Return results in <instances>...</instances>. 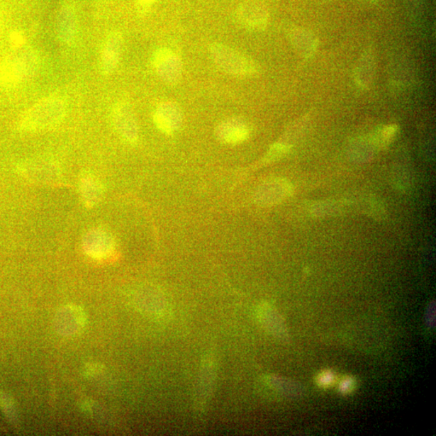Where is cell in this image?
Here are the masks:
<instances>
[{
    "mask_svg": "<svg viewBox=\"0 0 436 436\" xmlns=\"http://www.w3.org/2000/svg\"><path fill=\"white\" fill-rule=\"evenodd\" d=\"M269 11L259 0H247L237 9V19L242 24L253 30L264 29L269 21Z\"/></svg>",
    "mask_w": 436,
    "mask_h": 436,
    "instance_id": "10",
    "label": "cell"
},
{
    "mask_svg": "<svg viewBox=\"0 0 436 436\" xmlns=\"http://www.w3.org/2000/svg\"><path fill=\"white\" fill-rule=\"evenodd\" d=\"M209 50L214 63L226 74L236 77H251L259 72L257 63L228 45L213 43Z\"/></svg>",
    "mask_w": 436,
    "mask_h": 436,
    "instance_id": "3",
    "label": "cell"
},
{
    "mask_svg": "<svg viewBox=\"0 0 436 436\" xmlns=\"http://www.w3.org/2000/svg\"><path fill=\"white\" fill-rule=\"evenodd\" d=\"M10 40L15 49L22 47V46H24L26 42L24 35L19 31L11 33L10 35Z\"/></svg>",
    "mask_w": 436,
    "mask_h": 436,
    "instance_id": "21",
    "label": "cell"
},
{
    "mask_svg": "<svg viewBox=\"0 0 436 436\" xmlns=\"http://www.w3.org/2000/svg\"><path fill=\"white\" fill-rule=\"evenodd\" d=\"M0 17H1V16H0Z\"/></svg>",
    "mask_w": 436,
    "mask_h": 436,
    "instance_id": "26",
    "label": "cell"
},
{
    "mask_svg": "<svg viewBox=\"0 0 436 436\" xmlns=\"http://www.w3.org/2000/svg\"><path fill=\"white\" fill-rule=\"evenodd\" d=\"M138 1L140 4L141 8L147 9L155 2V0H138Z\"/></svg>",
    "mask_w": 436,
    "mask_h": 436,
    "instance_id": "25",
    "label": "cell"
},
{
    "mask_svg": "<svg viewBox=\"0 0 436 436\" xmlns=\"http://www.w3.org/2000/svg\"><path fill=\"white\" fill-rule=\"evenodd\" d=\"M153 66L160 79L168 85H177L182 77L179 57L169 49L161 48L153 55Z\"/></svg>",
    "mask_w": 436,
    "mask_h": 436,
    "instance_id": "5",
    "label": "cell"
},
{
    "mask_svg": "<svg viewBox=\"0 0 436 436\" xmlns=\"http://www.w3.org/2000/svg\"><path fill=\"white\" fill-rule=\"evenodd\" d=\"M86 318L80 308L74 306L64 307L56 316V327L62 335H74L84 328Z\"/></svg>",
    "mask_w": 436,
    "mask_h": 436,
    "instance_id": "13",
    "label": "cell"
},
{
    "mask_svg": "<svg viewBox=\"0 0 436 436\" xmlns=\"http://www.w3.org/2000/svg\"><path fill=\"white\" fill-rule=\"evenodd\" d=\"M57 37L62 43L71 44L78 34V21L74 11L69 6H65L58 16L57 25Z\"/></svg>",
    "mask_w": 436,
    "mask_h": 436,
    "instance_id": "15",
    "label": "cell"
},
{
    "mask_svg": "<svg viewBox=\"0 0 436 436\" xmlns=\"http://www.w3.org/2000/svg\"><path fill=\"white\" fill-rule=\"evenodd\" d=\"M123 48V37L118 31L110 33L104 40L100 57L102 74H111L118 67Z\"/></svg>",
    "mask_w": 436,
    "mask_h": 436,
    "instance_id": "11",
    "label": "cell"
},
{
    "mask_svg": "<svg viewBox=\"0 0 436 436\" xmlns=\"http://www.w3.org/2000/svg\"><path fill=\"white\" fill-rule=\"evenodd\" d=\"M354 386V381L351 378H347L340 384V389L342 393H347L350 392Z\"/></svg>",
    "mask_w": 436,
    "mask_h": 436,
    "instance_id": "24",
    "label": "cell"
},
{
    "mask_svg": "<svg viewBox=\"0 0 436 436\" xmlns=\"http://www.w3.org/2000/svg\"><path fill=\"white\" fill-rule=\"evenodd\" d=\"M261 322L264 323V327L272 331V333L279 335H284V328L282 323V320L278 313L272 310V308L267 305H264L261 307L259 313Z\"/></svg>",
    "mask_w": 436,
    "mask_h": 436,
    "instance_id": "17",
    "label": "cell"
},
{
    "mask_svg": "<svg viewBox=\"0 0 436 436\" xmlns=\"http://www.w3.org/2000/svg\"><path fill=\"white\" fill-rule=\"evenodd\" d=\"M290 38L294 47L303 56L310 57L317 48V40L306 31L295 29L290 33Z\"/></svg>",
    "mask_w": 436,
    "mask_h": 436,
    "instance_id": "16",
    "label": "cell"
},
{
    "mask_svg": "<svg viewBox=\"0 0 436 436\" xmlns=\"http://www.w3.org/2000/svg\"><path fill=\"white\" fill-rule=\"evenodd\" d=\"M116 243L111 233L103 228L87 231L83 240V248L89 257L106 259L113 255Z\"/></svg>",
    "mask_w": 436,
    "mask_h": 436,
    "instance_id": "6",
    "label": "cell"
},
{
    "mask_svg": "<svg viewBox=\"0 0 436 436\" xmlns=\"http://www.w3.org/2000/svg\"><path fill=\"white\" fill-rule=\"evenodd\" d=\"M40 58L36 50L30 48L16 49L0 61V85L11 86L19 84L36 72Z\"/></svg>",
    "mask_w": 436,
    "mask_h": 436,
    "instance_id": "2",
    "label": "cell"
},
{
    "mask_svg": "<svg viewBox=\"0 0 436 436\" xmlns=\"http://www.w3.org/2000/svg\"><path fill=\"white\" fill-rule=\"evenodd\" d=\"M112 120L116 130L125 141L130 144L138 142V123L129 104L123 102L116 104L112 111Z\"/></svg>",
    "mask_w": 436,
    "mask_h": 436,
    "instance_id": "7",
    "label": "cell"
},
{
    "mask_svg": "<svg viewBox=\"0 0 436 436\" xmlns=\"http://www.w3.org/2000/svg\"><path fill=\"white\" fill-rule=\"evenodd\" d=\"M294 193L292 184L286 179L264 180L254 194V201L262 207H270L286 201Z\"/></svg>",
    "mask_w": 436,
    "mask_h": 436,
    "instance_id": "4",
    "label": "cell"
},
{
    "mask_svg": "<svg viewBox=\"0 0 436 436\" xmlns=\"http://www.w3.org/2000/svg\"><path fill=\"white\" fill-rule=\"evenodd\" d=\"M79 191L81 199L87 208H92L98 205L104 195V188L101 180L89 172L84 173L81 176Z\"/></svg>",
    "mask_w": 436,
    "mask_h": 436,
    "instance_id": "14",
    "label": "cell"
},
{
    "mask_svg": "<svg viewBox=\"0 0 436 436\" xmlns=\"http://www.w3.org/2000/svg\"><path fill=\"white\" fill-rule=\"evenodd\" d=\"M66 111V102L61 97L52 96L44 98L23 116L20 128L26 132L49 130L60 123Z\"/></svg>",
    "mask_w": 436,
    "mask_h": 436,
    "instance_id": "1",
    "label": "cell"
},
{
    "mask_svg": "<svg viewBox=\"0 0 436 436\" xmlns=\"http://www.w3.org/2000/svg\"><path fill=\"white\" fill-rule=\"evenodd\" d=\"M398 130V127L395 125L384 127L381 132L379 141L376 142L378 145L386 147L389 142L393 140V138Z\"/></svg>",
    "mask_w": 436,
    "mask_h": 436,
    "instance_id": "20",
    "label": "cell"
},
{
    "mask_svg": "<svg viewBox=\"0 0 436 436\" xmlns=\"http://www.w3.org/2000/svg\"><path fill=\"white\" fill-rule=\"evenodd\" d=\"M215 136L223 144L237 145L247 140L250 129L240 119H228L220 122L215 129Z\"/></svg>",
    "mask_w": 436,
    "mask_h": 436,
    "instance_id": "12",
    "label": "cell"
},
{
    "mask_svg": "<svg viewBox=\"0 0 436 436\" xmlns=\"http://www.w3.org/2000/svg\"><path fill=\"white\" fill-rule=\"evenodd\" d=\"M345 206V203L339 201H318L311 206V211L318 218L333 216L340 213Z\"/></svg>",
    "mask_w": 436,
    "mask_h": 436,
    "instance_id": "18",
    "label": "cell"
},
{
    "mask_svg": "<svg viewBox=\"0 0 436 436\" xmlns=\"http://www.w3.org/2000/svg\"><path fill=\"white\" fill-rule=\"evenodd\" d=\"M333 375L330 371H325V373L320 374L318 378V384L321 386H328L330 385V383L333 381Z\"/></svg>",
    "mask_w": 436,
    "mask_h": 436,
    "instance_id": "23",
    "label": "cell"
},
{
    "mask_svg": "<svg viewBox=\"0 0 436 436\" xmlns=\"http://www.w3.org/2000/svg\"><path fill=\"white\" fill-rule=\"evenodd\" d=\"M426 323L430 328H434L435 323V302L429 306L426 313Z\"/></svg>",
    "mask_w": 436,
    "mask_h": 436,
    "instance_id": "22",
    "label": "cell"
},
{
    "mask_svg": "<svg viewBox=\"0 0 436 436\" xmlns=\"http://www.w3.org/2000/svg\"><path fill=\"white\" fill-rule=\"evenodd\" d=\"M153 119L156 127L162 133L172 135L181 128L183 113L177 103L165 101L160 104L156 108Z\"/></svg>",
    "mask_w": 436,
    "mask_h": 436,
    "instance_id": "9",
    "label": "cell"
},
{
    "mask_svg": "<svg viewBox=\"0 0 436 436\" xmlns=\"http://www.w3.org/2000/svg\"><path fill=\"white\" fill-rule=\"evenodd\" d=\"M21 172L35 183L55 184L60 179L55 162L45 159L28 160L20 167Z\"/></svg>",
    "mask_w": 436,
    "mask_h": 436,
    "instance_id": "8",
    "label": "cell"
},
{
    "mask_svg": "<svg viewBox=\"0 0 436 436\" xmlns=\"http://www.w3.org/2000/svg\"><path fill=\"white\" fill-rule=\"evenodd\" d=\"M290 147L283 143H275L272 145L269 152L265 156V162H272L280 160L289 152Z\"/></svg>",
    "mask_w": 436,
    "mask_h": 436,
    "instance_id": "19",
    "label": "cell"
}]
</instances>
